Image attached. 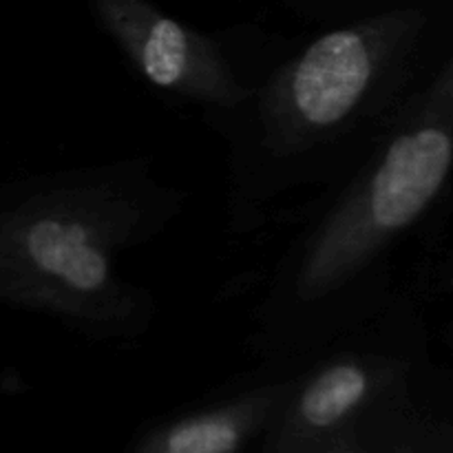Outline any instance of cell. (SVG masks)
Masks as SVG:
<instances>
[{
    "label": "cell",
    "instance_id": "cell-1",
    "mask_svg": "<svg viewBox=\"0 0 453 453\" xmlns=\"http://www.w3.org/2000/svg\"><path fill=\"white\" fill-rule=\"evenodd\" d=\"M418 13L334 25L268 66L246 102L206 127L224 144L228 233L264 230L292 195L343 184L453 40Z\"/></svg>",
    "mask_w": 453,
    "mask_h": 453
},
{
    "label": "cell",
    "instance_id": "cell-2",
    "mask_svg": "<svg viewBox=\"0 0 453 453\" xmlns=\"http://www.w3.org/2000/svg\"><path fill=\"white\" fill-rule=\"evenodd\" d=\"M453 195V47L361 166L296 217L252 310L259 361H303L388 305L394 265Z\"/></svg>",
    "mask_w": 453,
    "mask_h": 453
},
{
    "label": "cell",
    "instance_id": "cell-3",
    "mask_svg": "<svg viewBox=\"0 0 453 453\" xmlns=\"http://www.w3.org/2000/svg\"><path fill=\"white\" fill-rule=\"evenodd\" d=\"M188 199L142 155L16 181L0 190V303L96 343H140L157 299L119 261L166 233Z\"/></svg>",
    "mask_w": 453,
    "mask_h": 453
},
{
    "label": "cell",
    "instance_id": "cell-4",
    "mask_svg": "<svg viewBox=\"0 0 453 453\" xmlns=\"http://www.w3.org/2000/svg\"><path fill=\"white\" fill-rule=\"evenodd\" d=\"M432 367L418 301L398 288L380 312L303 363L259 453H308L370 411L414 396Z\"/></svg>",
    "mask_w": 453,
    "mask_h": 453
},
{
    "label": "cell",
    "instance_id": "cell-5",
    "mask_svg": "<svg viewBox=\"0 0 453 453\" xmlns=\"http://www.w3.org/2000/svg\"><path fill=\"white\" fill-rule=\"evenodd\" d=\"M97 13L137 80L164 100L197 109L203 124L246 102L279 58L243 51L140 0H97Z\"/></svg>",
    "mask_w": 453,
    "mask_h": 453
},
{
    "label": "cell",
    "instance_id": "cell-6",
    "mask_svg": "<svg viewBox=\"0 0 453 453\" xmlns=\"http://www.w3.org/2000/svg\"><path fill=\"white\" fill-rule=\"evenodd\" d=\"M305 361H259L206 401L149 425L128 453H248L273 427Z\"/></svg>",
    "mask_w": 453,
    "mask_h": 453
},
{
    "label": "cell",
    "instance_id": "cell-7",
    "mask_svg": "<svg viewBox=\"0 0 453 453\" xmlns=\"http://www.w3.org/2000/svg\"><path fill=\"white\" fill-rule=\"evenodd\" d=\"M442 436H445V423L432 418L423 407L414 432L396 453H438L442 445Z\"/></svg>",
    "mask_w": 453,
    "mask_h": 453
},
{
    "label": "cell",
    "instance_id": "cell-8",
    "mask_svg": "<svg viewBox=\"0 0 453 453\" xmlns=\"http://www.w3.org/2000/svg\"><path fill=\"white\" fill-rule=\"evenodd\" d=\"M438 286L453 296V257L449 261H445V265H442L441 274H438ZM449 336H453V323H451Z\"/></svg>",
    "mask_w": 453,
    "mask_h": 453
}]
</instances>
